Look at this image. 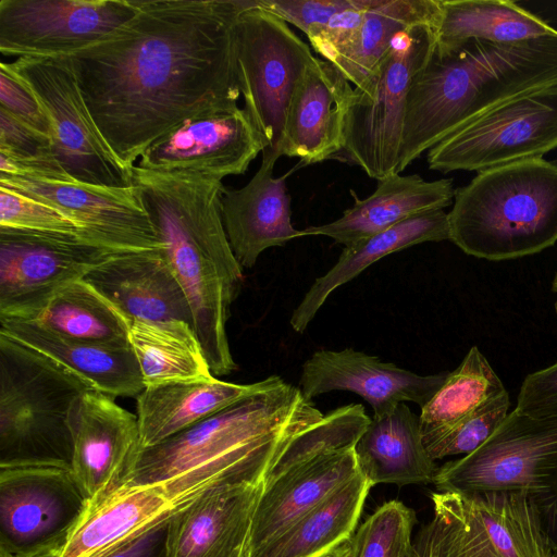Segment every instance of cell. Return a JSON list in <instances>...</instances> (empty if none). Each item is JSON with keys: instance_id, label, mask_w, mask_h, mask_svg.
Returning <instances> with one entry per match:
<instances>
[{"instance_id": "1", "label": "cell", "mask_w": 557, "mask_h": 557, "mask_svg": "<svg viewBox=\"0 0 557 557\" xmlns=\"http://www.w3.org/2000/svg\"><path fill=\"white\" fill-rule=\"evenodd\" d=\"M111 36L63 57L117 160H135L184 122L235 110V23L244 0H136Z\"/></svg>"}, {"instance_id": "2", "label": "cell", "mask_w": 557, "mask_h": 557, "mask_svg": "<svg viewBox=\"0 0 557 557\" xmlns=\"http://www.w3.org/2000/svg\"><path fill=\"white\" fill-rule=\"evenodd\" d=\"M324 414L283 379L146 448H139L122 485H158L184 506L225 483L263 482L285 446Z\"/></svg>"}, {"instance_id": "3", "label": "cell", "mask_w": 557, "mask_h": 557, "mask_svg": "<svg viewBox=\"0 0 557 557\" xmlns=\"http://www.w3.org/2000/svg\"><path fill=\"white\" fill-rule=\"evenodd\" d=\"M133 185L162 251L183 287L193 326L214 376L237 369L226 323L243 283V267L228 242L222 216V181L161 174L133 168Z\"/></svg>"}, {"instance_id": "4", "label": "cell", "mask_w": 557, "mask_h": 557, "mask_svg": "<svg viewBox=\"0 0 557 557\" xmlns=\"http://www.w3.org/2000/svg\"><path fill=\"white\" fill-rule=\"evenodd\" d=\"M557 86V32L516 42L470 40L433 54L409 89L398 172L456 129Z\"/></svg>"}, {"instance_id": "5", "label": "cell", "mask_w": 557, "mask_h": 557, "mask_svg": "<svg viewBox=\"0 0 557 557\" xmlns=\"http://www.w3.org/2000/svg\"><path fill=\"white\" fill-rule=\"evenodd\" d=\"M449 240L491 261L537 253L557 242V160L492 168L455 190Z\"/></svg>"}, {"instance_id": "6", "label": "cell", "mask_w": 557, "mask_h": 557, "mask_svg": "<svg viewBox=\"0 0 557 557\" xmlns=\"http://www.w3.org/2000/svg\"><path fill=\"white\" fill-rule=\"evenodd\" d=\"M89 388L58 361L0 333V468L72 470L71 410Z\"/></svg>"}, {"instance_id": "7", "label": "cell", "mask_w": 557, "mask_h": 557, "mask_svg": "<svg viewBox=\"0 0 557 557\" xmlns=\"http://www.w3.org/2000/svg\"><path fill=\"white\" fill-rule=\"evenodd\" d=\"M441 557H557V498L525 490L432 492Z\"/></svg>"}, {"instance_id": "8", "label": "cell", "mask_w": 557, "mask_h": 557, "mask_svg": "<svg viewBox=\"0 0 557 557\" xmlns=\"http://www.w3.org/2000/svg\"><path fill=\"white\" fill-rule=\"evenodd\" d=\"M437 42L436 28L418 25L399 34L367 79L352 87L336 160L375 180L397 173L406 100Z\"/></svg>"}, {"instance_id": "9", "label": "cell", "mask_w": 557, "mask_h": 557, "mask_svg": "<svg viewBox=\"0 0 557 557\" xmlns=\"http://www.w3.org/2000/svg\"><path fill=\"white\" fill-rule=\"evenodd\" d=\"M235 36L244 109L264 141L262 153L282 157L289 103L315 57L286 22L255 0H244Z\"/></svg>"}, {"instance_id": "10", "label": "cell", "mask_w": 557, "mask_h": 557, "mask_svg": "<svg viewBox=\"0 0 557 557\" xmlns=\"http://www.w3.org/2000/svg\"><path fill=\"white\" fill-rule=\"evenodd\" d=\"M437 491L525 490L557 498V419L516 409L475 451L438 467Z\"/></svg>"}, {"instance_id": "11", "label": "cell", "mask_w": 557, "mask_h": 557, "mask_svg": "<svg viewBox=\"0 0 557 557\" xmlns=\"http://www.w3.org/2000/svg\"><path fill=\"white\" fill-rule=\"evenodd\" d=\"M5 64L45 107L52 125L55 158L73 181L133 186V171L117 160L101 136L63 57H22Z\"/></svg>"}, {"instance_id": "12", "label": "cell", "mask_w": 557, "mask_h": 557, "mask_svg": "<svg viewBox=\"0 0 557 557\" xmlns=\"http://www.w3.org/2000/svg\"><path fill=\"white\" fill-rule=\"evenodd\" d=\"M557 148V86L511 100L456 129L426 152L429 169L482 172Z\"/></svg>"}, {"instance_id": "13", "label": "cell", "mask_w": 557, "mask_h": 557, "mask_svg": "<svg viewBox=\"0 0 557 557\" xmlns=\"http://www.w3.org/2000/svg\"><path fill=\"white\" fill-rule=\"evenodd\" d=\"M116 252L77 236L0 227V318L36 319Z\"/></svg>"}, {"instance_id": "14", "label": "cell", "mask_w": 557, "mask_h": 557, "mask_svg": "<svg viewBox=\"0 0 557 557\" xmlns=\"http://www.w3.org/2000/svg\"><path fill=\"white\" fill-rule=\"evenodd\" d=\"M89 507L72 470L0 468V557L62 550Z\"/></svg>"}, {"instance_id": "15", "label": "cell", "mask_w": 557, "mask_h": 557, "mask_svg": "<svg viewBox=\"0 0 557 557\" xmlns=\"http://www.w3.org/2000/svg\"><path fill=\"white\" fill-rule=\"evenodd\" d=\"M137 11L136 0H1L0 51L67 55L108 38Z\"/></svg>"}, {"instance_id": "16", "label": "cell", "mask_w": 557, "mask_h": 557, "mask_svg": "<svg viewBox=\"0 0 557 557\" xmlns=\"http://www.w3.org/2000/svg\"><path fill=\"white\" fill-rule=\"evenodd\" d=\"M0 186L58 209L89 240L103 247L116 251L162 248L134 185L108 187L0 175Z\"/></svg>"}, {"instance_id": "17", "label": "cell", "mask_w": 557, "mask_h": 557, "mask_svg": "<svg viewBox=\"0 0 557 557\" xmlns=\"http://www.w3.org/2000/svg\"><path fill=\"white\" fill-rule=\"evenodd\" d=\"M264 141L244 108L188 120L149 146L137 166L222 181L246 172Z\"/></svg>"}, {"instance_id": "18", "label": "cell", "mask_w": 557, "mask_h": 557, "mask_svg": "<svg viewBox=\"0 0 557 557\" xmlns=\"http://www.w3.org/2000/svg\"><path fill=\"white\" fill-rule=\"evenodd\" d=\"M72 472L90 506L122 486L140 448L137 416L113 397L89 388L70 416Z\"/></svg>"}, {"instance_id": "19", "label": "cell", "mask_w": 557, "mask_h": 557, "mask_svg": "<svg viewBox=\"0 0 557 557\" xmlns=\"http://www.w3.org/2000/svg\"><path fill=\"white\" fill-rule=\"evenodd\" d=\"M448 373L419 375L352 348L318 350L302 364L299 389L309 400L332 391L352 392L379 413L406 401L422 408Z\"/></svg>"}, {"instance_id": "20", "label": "cell", "mask_w": 557, "mask_h": 557, "mask_svg": "<svg viewBox=\"0 0 557 557\" xmlns=\"http://www.w3.org/2000/svg\"><path fill=\"white\" fill-rule=\"evenodd\" d=\"M263 482L225 483L172 511L169 557H235L247 553Z\"/></svg>"}, {"instance_id": "21", "label": "cell", "mask_w": 557, "mask_h": 557, "mask_svg": "<svg viewBox=\"0 0 557 557\" xmlns=\"http://www.w3.org/2000/svg\"><path fill=\"white\" fill-rule=\"evenodd\" d=\"M278 158L262 153L261 165L252 178L242 188H225L222 196L226 235L243 268H252L265 249L305 236L292 223L286 175H273Z\"/></svg>"}, {"instance_id": "22", "label": "cell", "mask_w": 557, "mask_h": 557, "mask_svg": "<svg viewBox=\"0 0 557 557\" xmlns=\"http://www.w3.org/2000/svg\"><path fill=\"white\" fill-rule=\"evenodd\" d=\"M355 447L319 455L263 484L246 556L275 539L298 519L360 474Z\"/></svg>"}, {"instance_id": "23", "label": "cell", "mask_w": 557, "mask_h": 557, "mask_svg": "<svg viewBox=\"0 0 557 557\" xmlns=\"http://www.w3.org/2000/svg\"><path fill=\"white\" fill-rule=\"evenodd\" d=\"M84 280L129 319L193 325L188 299L162 249L116 252Z\"/></svg>"}, {"instance_id": "24", "label": "cell", "mask_w": 557, "mask_h": 557, "mask_svg": "<svg viewBox=\"0 0 557 557\" xmlns=\"http://www.w3.org/2000/svg\"><path fill=\"white\" fill-rule=\"evenodd\" d=\"M352 86L327 61L315 58L298 84L287 111L283 156L304 164L335 159L344 141Z\"/></svg>"}, {"instance_id": "25", "label": "cell", "mask_w": 557, "mask_h": 557, "mask_svg": "<svg viewBox=\"0 0 557 557\" xmlns=\"http://www.w3.org/2000/svg\"><path fill=\"white\" fill-rule=\"evenodd\" d=\"M0 333L58 361L111 397H137L146 388L131 345L74 338L37 321L12 318H0Z\"/></svg>"}, {"instance_id": "26", "label": "cell", "mask_w": 557, "mask_h": 557, "mask_svg": "<svg viewBox=\"0 0 557 557\" xmlns=\"http://www.w3.org/2000/svg\"><path fill=\"white\" fill-rule=\"evenodd\" d=\"M451 178L425 181L418 174L394 173L377 180L375 190L359 199L336 220L302 230L305 236L322 235L345 246L380 233L414 215L444 210L454 202Z\"/></svg>"}, {"instance_id": "27", "label": "cell", "mask_w": 557, "mask_h": 557, "mask_svg": "<svg viewBox=\"0 0 557 557\" xmlns=\"http://www.w3.org/2000/svg\"><path fill=\"white\" fill-rule=\"evenodd\" d=\"M281 380L271 375L252 384H235L212 375L147 386L136 397L140 448L153 446Z\"/></svg>"}, {"instance_id": "28", "label": "cell", "mask_w": 557, "mask_h": 557, "mask_svg": "<svg viewBox=\"0 0 557 557\" xmlns=\"http://www.w3.org/2000/svg\"><path fill=\"white\" fill-rule=\"evenodd\" d=\"M355 454L373 486L433 483L438 469L423 443L419 417L405 403L373 413Z\"/></svg>"}, {"instance_id": "29", "label": "cell", "mask_w": 557, "mask_h": 557, "mask_svg": "<svg viewBox=\"0 0 557 557\" xmlns=\"http://www.w3.org/2000/svg\"><path fill=\"white\" fill-rule=\"evenodd\" d=\"M447 239L449 240L448 213L433 210L345 246L337 262L314 281L292 313L293 330L304 333L335 289L383 257L418 244Z\"/></svg>"}, {"instance_id": "30", "label": "cell", "mask_w": 557, "mask_h": 557, "mask_svg": "<svg viewBox=\"0 0 557 557\" xmlns=\"http://www.w3.org/2000/svg\"><path fill=\"white\" fill-rule=\"evenodd\" d=\"M175 510L158 485H122L90 506L71 533L61 557H97Z\"/></svg>"}, {"instance_id": "31", "label": "cell", "mask_w": 557, "mask_h": 557, "mask_svg": "<svg viewBox=\"0 0 557 557\" xmlns=\"http://www.w3.org/2000/svg\"><path fill=\"white\" fill-rule=\"evenodd\" d=\"M373 485L360 473L246 557H315L349 540Z\"/></svg>"}, {"instance_id": "32", "label": "cell", "mask_w": 557, "mask_h": 557, "mask_svg": "<svg viewBox=\"0 0 557 557\" xmlns=\"http://www.w3.org/2000/svg\"><path fill=\"white\" fill-rule=\"evenodd\" d=\"M440 16V0H374L352 40L327 62L358 87L399 34L418 25L436 28Z\"/></svg>"}, {"instance_id": "33", "label": "cell", "mask_w": 557, "mask_h": 557, "mask_svg": "<svg viewBox=\"0 0 557 557\" xmlns=\"http://www.w3.org/2000/svg\"><path fill=\"white\" fill-rule=\"evenodd\" d=\"M436 48L453 50L470 40L516 42L557 32L515 1L440 0Z\"/></svg>"}, {"instance_id": "34", "label": "cell", "mask_w": 557, "mask_h": 557, "mask_svg": "<svg viewBox=\"0 0 557 557\" xmlns=\"http://www.w3.org/2000/svg\"><path fill=\"white\" fill-rule=\"evenodd\" d=\"M128 342L146 387L213 375L194 326L183 320L131 319Z\"/></svg>"}, {"instance_id": "35", "label": "cell", "mask_w": 557, "mask_h": 557, "mask_svg": "<svg viewBox=\"0 0 557 557\" xmlns=\"http://www.w3.org/2000/svg\"><path fill=\"white\" fill-rule=\"evenodd\" d=\"M506 391L500 379L476 346L421 408L419 416L425 447L451 430L486 400Z\"/></svg>"}, {"instance_id": "36", "label": "cell", "mask_w": 557, "mask_h": 557, "mask_svg": "<svg viewBox=\"0 0 557 557\" xmlns=\"http://www.w3.org/2000/svg\"><path fill=\"white\" fill-rule=\"evenodd\" d=\"M33 320L70 337L129 345L131 319L84 278L59 292Z\"/></svg>"}, {"instance_id": "37", "label": "cell", "mask_w": 557, "mask_h": 557, "mask_svg": "<svg viewBox=\"0 0 557 557\" xmlns=\"http://www.w3.org/2000/svg\"><path fill=\"white\" fill-rule=\"evenodd\" d=\"M0 175L75 182L57 160L52 140L1 108Z\"/></svg>"}, {"instance_id": "38", "label": "cell", "mask_w": 557, "mask_h": 557, "mask_svg": "<svg viewBox=\"0 0 557 557\" xmlns=\"http://www.w3.org/2000/svg\"><path fill=\"white\" fill-rule=\"evenodd\" d=\"M413 509L393 499L381 505L349 539L348 557H406L413 546Z\"/></svg>"}, {"instance_id": "39", "label": "cell", "mask_w": 557, "mask_h": 557, "mask_svg": "<svg viewBox=\"0 0 557 557\" xmlns=\"http://www.w3.org/2000/svg\"><path fill=\"white\" fill-rule=\"evenodd\" d=\"M510 407L507 391L486 400L435 442L426 446L430 456L443 459L467 456L481 447L500 426Z\"/></svg>"}, {"instance_id": "40", "label": "cell", "mask_w": 557, "mask_h": 557, "mask_svg": "<svg viewBox=\"0 0 557 557\" xmlns=\"http://www.w3.org/2000/svg\"><path fill=\"white\" fill-rule=\"evenodd\" d=\"M0 227L71 235L89 240L83 230L58 209L4 186H0Z\"/></svg>"}, {"instance_id": "41", "label": "cell", "mask_w": 557, "mask_h": 557, "mask_svg": "<svg viewBox=\"0 0 557 557\" xmlns=\"http://www.w3.org/2000/svg\"><path fill=\"white\" fill-rule=\"evenodd\" d=\"M0 108L52 140V125L45 107L32 88L5 62L0 64Z\"/></svg>"}, {"instance_id": "42", "label": "cell", "mask_w": 557, "mask_h": 557, "mask_svg": "<svg viewBox=\"0 0 557 557\" xmlns=\"http://www.w3.org/2000/svg\"><path fill=\"white\" fill-rule=\"evenodd\" d=\"M256 5L296 26L308 38L318 34L351 0H255Z\"/></svg>"}, {"instance_id": "43", "label": "cell", "mask_w": 557, "mask_h": 557, "mask_svg": "<svg viewBox=\"0 0 557 557\" xmlns=\"http://www.w3.org/2000/svg\"><path fill=\"white\" fill-rule=\"evenodd\" d=\"M374 0H351L346 9L335 13L327 24L313 37L309 38L311 47L325 61H330L346 47L360 28L366 11Z\"/></svg>"}, {"instance_id": "44", "label": "cell", "mask_w": 557, "mask_h": 557, "mask_svg": "<svg viewBox=\"0 0 557 557\" xmlns=\"http://www.w3.org/2000/svg\"><path fill=\"white\" fill-rule=\"evenodd\" d=\"M515 409L534 419H557V362L525 376Z\"/></svg>"}, {"instance_id": "45", "label": "cell", "mask_w": 557, "mask_h": 557, "mask_svg": "<svg viewBox=\"0 0 557 557\" xmlns=\"http://www.w3.org/2000/svg\"><path fill=\"white\" fill-rule=\"evenodd\" d=\"M171 513L97 557H169Z\"/></svg>"}, {"instance_id": "46", "label": "cell", "mask_w": 557, "mask_h": 557, "mask_svg": "<svg viewBox=\"0 0 557 557\" xmlns=\"http://www.w3.org/2000/svg\"><path fill=\"white\" fill-rule=\"evenodd\" d=\"M419 557H441L440 537L433 521L424 524L414 537Z\"/></svg>"}, {"instance_id": "47", "label": "cell", "mask_w": 557, "mask_h": 557, "mask_svg": "<svg viewBox=\"0 0 557 557\" xmlns=\"http://www.w3.org/2000/svg\"><path fill=\"white\" fill-rule=\"evenodd\" d=\"M349 556V540L341 543L339 545L326 550L315 557H348Z\"/></svg>"}, {"instance_id": "48", "label": "cell", "mask_w": 557, "mask_h": 557, "mask_svg": "<svg viewBox=\"0 0 557 557\" xmlns=\"http://www.w3.org/2000/svg\"><path fill=\"white\" fill-rule=\"evenodd\" d=\"M25 557H61V550H46Z\"/></svg>"}, {"instance_id": "49", "label": "cell", "mask_w": 557, "mask_h": 557, "mask_svg": "<svg viewBox=\"0 0 557 557\" xmlns=\"http://www.w3.org/2000/svg\"><path fill=\"white\" fill-rule=\"evenodd\" d=\"M552 290L557 294V273L553 280ZM555 311L557 313V301L555 302Z\"/></svg>"}, {"instance_id": "50", "label": "cell", "mask_w": 557, "mask_h": 557, "mask_svg": "<svg viewBox=\"0 0 557 557\" xmlns=\"http://www.w3.org/2000/svg\"><path fill=\"white\" fill-rule=\"evenodd\" d=\"M406 557H419L418 547H417L414 541H413V546H412L411 552Z\"/></svg>"}, {"instance_id": "51", "label": "cell", "mask_w": 557, "mask_h": 557, "mask_svg": "<svg viewBox=\"0 0 557 557\" xmlns=\"http://www.w3.org/2000/svg\"><path fill=\"white\" fill-rule=\"evenodd\" d=\"M235 557H246V553L239 554V555H237Z\"/></svg>"}]
</instances>
